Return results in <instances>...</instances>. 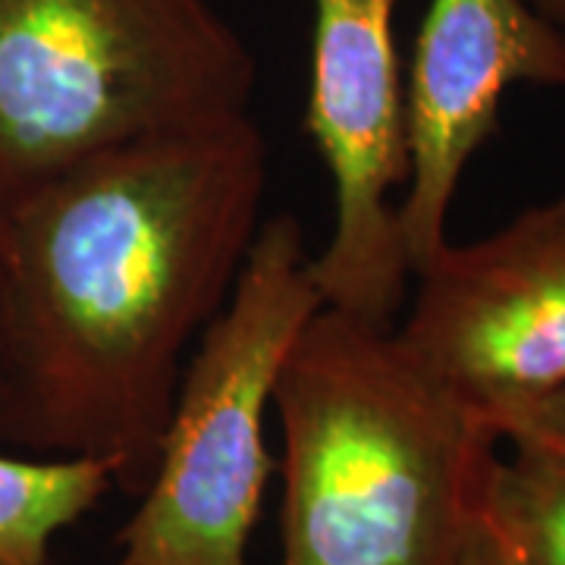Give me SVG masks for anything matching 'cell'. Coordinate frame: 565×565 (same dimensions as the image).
I'll return each instance as SVG.
<instances>
[{
    "instance_id": "10",
    "label": "cell",
    "mask_w": 565,
    "mask_h": 565,
    "mask_svg": "<svg viewBox=\"0 0 565 565\" xmlns=\"http://www.w3.org/2000/svg\"><path fill=\"white\" fill-rule=\"evenodd\" d=\"M490 427L500 444H509L515 452L565 462V384L505 408L490 422Z\"/></svg>"
},
{
    "instance_id": "9",
    "label": "cell",
    "mask_w": 565,
    "mask_h": 565,
    "mask_svg": "<svg viewBox=\"0 0 565 565\" xmlns=\"http://www.w3.org/2000/svg\"><path fill=\"white\" fill-rule=\"evenodd\" d=\"M481 509L515 565H565V462L515 449L497 456Z\"/></svg>"
},
{
    "instance_id": "4",
    "label": "cell",
    "mask_w": 565,
    "mask_h": 565,
    "mask_svg": "<svg viewBox=\"0 0 565 565\" xmlns=\"http://www.w3.org/2000/svg\"><path fill=\"white\" fill-rule=\"evenodd\" d=\"M321 305L299 221H264L182 367L154 475L117 531L114 565H248L274 471L264 418L289 349Z\"/></svg>"
},
{
    "instance_id": "12",
    "label": "cell",
    "mask_w": 565,
    "mask_h": 565,
    "mask_svg": "<svg viewBox=\"0 0 565 565\" xmlns=\"http://www.w3.org/2000/svg\"><path fill=\"white\" fill-rule=\"evenodd\" d=\"M3 305H7V277H3V239H0V446L7 427V359H3Z\"/></svg>"
},
{
    "instance_id": "2",
    "label": "cell",
    "mask_w": 565,
    "mask_h": 565,
    "mask_svg": "<svg viewBox=\"0 0 565 565\" xmlns=\"http://www.w3.org/2000/svg\"><path fill=\"white\" fill-rule=\"evenodd\" d=\"M274 408L280 565H456L500 437L393 327L321 305Z\"/></svg>"
},
{
    "instance_id": "5",
    "label": "cell",
    "mask_w": 565,
    "mask_h": 565,
    "mask_svg": "<svg viewBox=\"0 0 565 565\" xmlns=\"http://www.w3.org/2000/svg\"><path fill=\"white\" fill-rule=\"evenodd\" d=\"M399 0H315L305 129L333 185V226L311 258L327 308L393 327L408 292L393 189L408 177Z\"/></svg>"
},
{
    "instance_id": "8",
    "label": "cell",
    "mask_w": 565,
    "mask_h": 565,
    "mask_svg": "<svg viewBox=\"0 0 565 565\" xmlns=\"http://www.w3.org/2000/svg\"><path fill=\"white\" fill-rule=\"evenodd\" d=\"M114 487V471L102 459L0 452V563H51L57 534L85 519Z\"/></svg>"
},
{
    "instance_id": "14",
    "label": "cell",
    "mask_w": 565,
    "mask_h": 565,
    "mask_svg": "<svg viewBox=\"0 0 565 565\" xmlns=\"http://www.w3.org/2000/svg\"><path fill=\"white\" fill-rule=\"evenodd\" d=\"M0 565H3V563H0Z\"/></svg>"
},
{
    "instance_id": "3",
    "label": "cell",
    "mask_w": 565,
    "mask_h": 565,
    "mask_svg": "<svg viewBox=\"0 0 565 565\" xmlns=\"http://www.w3.org/2000/svg\"><path fill=\"white\" fill-rule=\"evenodd\" d=\"M255 85L211 0H0V217L107 151L248 114Z\"/></svg>"
},
{
    "instance_id": "13",
    "label": "cell",
    "mask_w": 565,
    "mask_h": 565,
    "mask_svg": "<svg viewBox=\"0 0 565 565\" xmlns=\"http://www.w3.org/2000/svg\"><path fill=\"white\" fill-rule=\"evenodd\" d=\"M544 20H550L556 25V32L565 39V0H527Z\"/></svg>"
},
{
    "instance_id": "1",
    "label": "cell",
    "mask_w": 565,
    "mask_h": 565,
    "mask_svg": "<svg viewBox=\"0 0 565 565\" xmlns=\"http://www.w3.org/2000/svg\"><path fill=\"white\" fill-rule=\"evenodd\" d=\"M264 189L267 141L236 114L92 158L3 214V446L102 459L139 497Z\"/></svg>"
},
{
    "instance_id": "11",
    "label": "cell",
    "mask_w": 565,
    "mask_h": 565,
    "mask_svg": "<svg viewBox=\"0 0 565 565\" xmlns=\"http://www.w3.org/2000/svg\"><path fill=\"white\" fill-rule=\"evenodd\" d=\"M456 565H515L512 553L505 550L503 537L487 522L484 509L478 512V519L468 527Z\"/></svg>"
},
{
    "instance_id": "6",
    "label": "cell",
    "mask_w": 565,
    "mask_h": 565,
    "mask_svg": "<svg viewBox=\"0 0 565 565\" xmlns=\"http://www.w3.org/2000/svg\"><path fill=\"white\" fill-rule=\"evenodd\" d=\"M396 330L490 424L565 384V192L424 264Z\"/></svg>"
},
{
    "instance_id": "7",
    "label": "cell",
    "mask_w": 565,
    "mask_h": 565,
    "mask_svg": "<svg viewBox=\"0 0 565 565\" xmlns=\"http://www.w3.org/2000/svg\"><path fill=\"white\" fill-rule=\"evenodd\" d=\"M512 85L563 88L556 25L527 0H430L405 82L408 177L396 204L412 277L444 248L452 199Z\"/></svg>"
}]
</instances>
